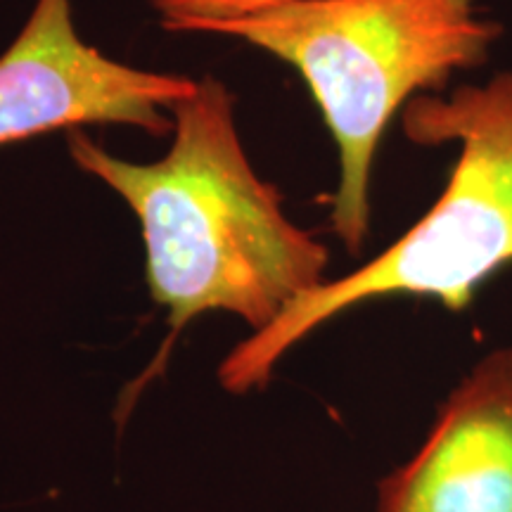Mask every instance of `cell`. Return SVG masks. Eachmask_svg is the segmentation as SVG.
<instances>
[{"label": "cell", "instance_id": "obj_1", "mask_svg": "<svg viewBox=\"0 0 512 512\" xmlns=\"http://www.w3.org/2000/svg\"><path fill=\"white\" fill-rule=\"evenodd\" d=\"M174 143L159 162L114 157L72 128L69 157L131 207L152 302L181 332L226 311L252 332L325 283L330 252L287 219L283 195L249 162L226 83L204 76L171 110Z\"/></svg>", "mask_w": 512, "mask_h": 512}, {"label": "cell", "instance_id": "obj_2", "mask_svg": "<svg viewBox=\"0 0 512 512\" xmlns=\"http://www.w3.org/2000/svg\"><path fill=\"white\" fill-rule=\"evenodd\" d=\"M403 128L413 143L458 145L439 200L366 266L313 287L268 328L235 344L219 366L226 392L266 387L287 351L356 306L422 297L463 311L491 275L512 264V72L458 86L448 98L418 95L406 105Z\"/></svg>", "mask_w": 512, "mask_h": 512}, {"label": "cell", "instance_id": "obj_3", "mask_svg": "<svg viewBox=\"0 0 512 512\" xmlns=\"http://www.w3.org/2000/svg\"><path fill=\"white\" fill-rule=\"evenodd\" d=\"M233 36L292 64L337 147L330 223L358 254L370 228V178L389 121L420 93L479 67L501 36L475 0H292L200 29Z\"/></svg>", "mask_w": 512, "mask_h": 512}, {"label": "cell", "instance_id": "obj_4", "mask_svg": "<svg viewBox=\"0 0 512 512\" xmlns=\"http://www.w3.org/2000/svg\"><path fill=\"white\" fill-rule=\"evenodd\" d=\"M195 86L188 76L145 72L100 53L76 29L72 0H36L0 55V145L88 124L162 136L174 131L171 110Z\"/></svg>", "mask_w": 512, "mask_h": 512}, {"label": "cell", "instance_id": "obj_5", "mask_svg": "<svg viewBox=\"0 0 512 512\" xmlns=\"http://www.w3.org/2000/svg\"><path fill=\"white\" fill-rule=\"evenodd\" d=\"M377 512H512V344L453 387L418 453L380 482Z\"/></svg>", "mask_w": 512, "mask_h": 512}, {"label": "cell", "instance_id": "obj_6", "mask_svg": "<svg viewBox=\"0 0 512 512\" xmlns=\"http://www.w3.org/2000/svg\"><path fill=\"white\" fill-rule=\"evenodd\" d=\"M152 8L162 17V27L169 31L200 34L202 27L223 19L249 17L266 12L292 0H150Z\"/></svg>", "mask_w": 512, "mask_h": 512}]
</instances>
